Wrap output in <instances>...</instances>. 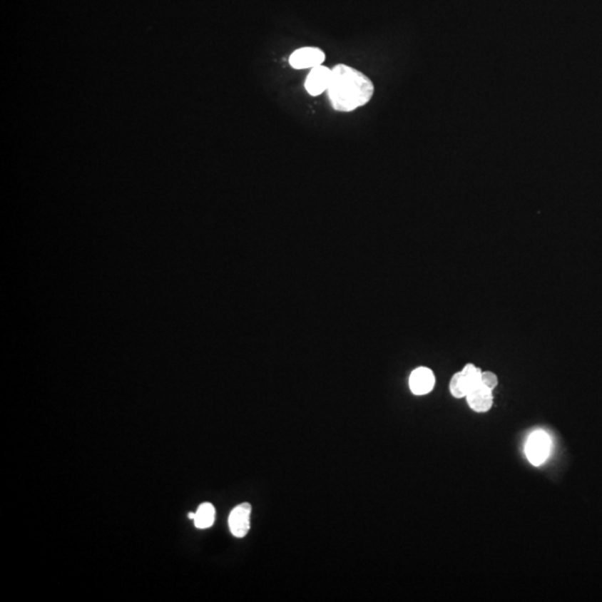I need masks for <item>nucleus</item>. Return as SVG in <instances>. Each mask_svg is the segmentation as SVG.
<instances>
[{
  "mask_svg": "<svg viewBox=\"0 0 602 602\" xmlns=\"http://www.w3.org/2000/svg\"><path fill=\"white\" fill-rule=\"evenodd\" d=\"M374 92L373 82L358 69L345 64L332 69L327 94L335 111L350 113L362 108L373 98Z\"/></svg>",
  "mask_w": 602,
  "mask_h": 602,
  "instance_id": "nucleus-1",
  "label": "nucleus"
},
{
  "mask_svg": "<svg viewBox=\"0 0 602 602\" xmlns=\"http://www.w3.org/2000/svg\"><path fill=\"white\" fill-rule=\"evenodd\" d=\"M461 373L463 374L465 380H466L467 384L470 386V391L473 387H475V386L480 385L481 374H482V370H481L480 368H477L476 366L473 365V364H467V365L461 370Z\"/></svg>",
  "mask_w": 602,
  "mask_h": 602,
  "instance_id": "nucleus-10",
  "label": "nucleus"
},
{
  "mask_svg": "<svg viewBox=\"0 0 602 602\" xmlns=\"http://www.w3.org/2000/svg\"><path fill=\"white\" fill-rule=\"evenodd\" d=\"M435 385V376L429 368L419 367L409 376V388L415 395H425L432 392Z\"/></svg>",
  "mask_w": 602,
  "mask_h": 602,
  "instance_id": "nucleus-6",
  "label": "nucleus"
},
{
  "mask_svg": "<svg viewBox=\"0 0 602 602\" xmlns=\"http://www.w3.org/2000/svg\"><path fill=\"white\" fill-rule=\"evenodd\" d=\"M250 503H243L235 506L229 516V528L235 538H245L250 530Z\"/></svg>",
  "mask_w": 602,
  "mask_h": 602,
  "instance_id": "nucleus-4",
  "label": "nucleus"
},
{
  "mask_svg": "<svg viewBox=\"0 0 602 602\" xmlns=\"http://www.w3.org/2000/svg\"><path fill=\"white\" fill-rule=\"evenodd\" d=\"M194 518H195V513H193V512H190V513H189V519H190V520H194Z\"/></svg>",
  "mask_w": 602,
  "mask_h": 602,
  "instance_id": "nucleus-12",
  "label": "nucleus"
},
{
  "mask_svg": "<svg viewBox=\"0 0 602 602\" xmlns=\"http://www.w3.org/2000/svg\"><path fill=\"white\" fill-rule=\"evenodd\" d=\"M498 383V377L492 372H482V374H481V385L488 388L490 391H493Z\"/></svg>",
  "mask_w": 602,
  "mask_h": 602,
  "instance_id": "nucleus-11",
  "label": "nucleus"
},
{
  "mask_svg": "<svg viewBox=\"0 0 602 602\" xmlns=\"http://www.w3.org/2000/svg\"><path fill=\"white\" fill-rule=\"evenodd\" d=\"M215 520V509L211 503H202L198 508L194 518V524L198 529H208L213 526Z\"/></svg>",
  "mask_w": 602,
  "mask_h": 602,
  "instance_id": "nucleus-8",
  "label": "nucleus"
},
{
  "mask_svg": "<svg viewBox=\"0 0 602 602\" xmlns=\"http://www.w3.org/2000/svg\"><path fill=\"white\" fill-rule=\"evenodd\" d=\"M449 391L455 398L466 397L467 393L470 392V386L465 380L464 376L461 372L454 374L449 382Z\"/></svg>",
  "mask_w": 602,
  "mask_h": 602,
  "instance_id": "nucleus-9",
  "label": "nucleus"
},
{
  "mask_svg": "<svg viewBox=\"0 0 602 602\" xmlns=\"http://www.w3.org/2000/svg\"><path fill=\"white\" fill-rule=\"evenodd\" d=\"M330 77H332V69L327 68L322 65L314 67L307 76L305 88L309 95L318 96L328 90Z\"/></svg>",
  "mask_w": 602,
  "mask_h": 602,
  "instance_id": "nucleus-5",
  "label": "nucleus"
},
{
  "mask_svg": "<svg viewBox=\"0 0 602 602\" xmlns=\"http://www.w3.org/2000/svg\"><path fill=\"white\" fill-rule=\"evenodd\" d=\"M465 398L470 409L476 413H485L490 411L493 405L492 391L481 384L473 387Z\"/></svg>",
  "mask_w": 602,
  "mask_h": 602,
  "instance_id": "nucleus-7",
  "label": "nucleus"
},
{
  "mask_svg": "<svg viewBox=\"0 0 602 602\" xmlns=\"http://www.w3.org/2000/svg\"><path fill=\"white\" fill-rule=\"evenodd\" d=\"M326 58L324 51L318 47H302L289 57V63L295 69L314 68L320 66Z\"/></svg>",
  "mask_w": 602,
  "mask_h": 602,
  "instance_id": "nucleus-3",
  "label": "nucleus"
},
{
  "mask_svg": "<svg viewBox=\"0 0 602 602\" xmlns=\"http://www.w3.org/2000/svg\"><path fill=\"white\" fill-rule=\"evenodd\" d=\"M550 447H551V441L548 434L542 431H536L531 434L526 444V454L529 462L536 466L542 464L548 459Z\"/></svg>",
  "mask_w": 602,
  "mask_h": 602,
  "instance_id": "nucleus-2",
  "label": "nucleus"
}]
</instances>
